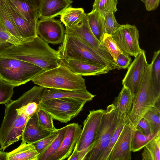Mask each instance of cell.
<instances>
[{"instance_id": "obj_25", "label": "cell", "mask_w": 160, "mask_h": 160, "mask_svg": "<svg viewBox=\"0 0 160 160\" xmlns=\"http://www.w3.org/2000/svg\"><path fill=\"white\" fill-rule=\"evenodd\" d=\"M86 16L91 31L97 39L101 42L105 33L101 13L92 9L90 12L86 13Z\"/></svg>"}, {"instance_id": "obj_27", "label": "cell", "mask_w": 160, "mask_h": 160, "mask_svg": "<svg viewBox=\"0 0 160 160\" xmlns=\"http://www.w3.org/2000/svg\"><path fill=\"white\" fill-rule=\"evenodd\" d=\"M142 160H160V133L144 147Z\"/></svg>"}, {"instance_id": "obj_35", "label": "cell", "mask_w": 160, "mask_h": 160, "mask_svg": "<svg viewBox=\"0 0 160 160\" xmlns=\"http://www.w3.org/2000/svg\"><path fill=\"white\" fill-rule=\"evenodd\" d=\"M118 0H95L92 9L101 13L112 12L114 13L117 10Z\"/></svg>"}, {"instance_id": "obj_22", "label": "cell", "mask_w": 160, "mask_h": 160, "mask_svg": "<svg viewBox=\"0 0 160 160\" xmlns=\"http://www.w3.org/2000/svg\"><path fill=\"white\" fill-rule=\"evenodd\" d=\"M11 7L27 21L37 22L38 9L24 0H7Z\"/></svg>"}, {"instance_id": "obj_6", "label": "cell", "mask_w": 160, "mask_h": 160, "mask_svg": "<svg viewBox=\"0 0 160 160\" xmlns=\"http://www.w3.org/2000/svg\"><path fill=\"white\" fill-rule=\"evenodd\" d=\"M11 101L5 105L4 117L0 127V149L2 151L22 140L24 127L30 118L18 114Z\"/></svg>"}, {"instance_id": "obj_13", "label": "cell", "mask_w": 160, "mask_h": 160, "mask_svg": "<svg viewBox=\"0 0 160 160\" xmlns=\"http://www.w3.org/2000/svg\"><path fill=\"white\" fill-rule=\"evenodd\" d=\"M36 31L38 35L45 42L52 44L62 43L65 34L61 21L54 18L38 20Z\"/></svg>"}, {"instance_id": "obj_5", "label": "cell", "mask_w": 160, "mask_h": 160, "mask_svg": "<svg viewBox=\"0 0 160 160\" xmlns=\"http://www.w3.org/2000/svg\"><path fill=\"white\" fill-rule=\"evenodd\" d=\"M44 70L30 62L0 56V79L15 87L32 81Z\"/></svg>"}, {"instance_id": "obj_29", "label": "cell", "mask_w": 160, "mask_h": 160, "mask_svg": "<svg viewBox=\"0 0 160 160\" xmlns=\"http://www.w3.org/2000/svg\"><path fill=\"white\" fill-rule=\"evenodd\" d=\"M0 20L11 35L19 39L24 41L12 22L5 8L3 0H0Z\"/></svg>"}, {"instance_id": "obj_44", "label": "cell", "mask_w": 160, "mask_h": 160, "mask_svg": "<svg viewBox=\"0 0 160 160\" xmlns=\"http://www.w3.org/2000/svg\"><path fill=\"white\" fill-rule=\"evenodd\" d=\"M38 9L40 0H24Z\"/></svg>"}, {"instance_id": "obj_21", "label": "cell", "mask_w": 160, "mask_h": 160, "mask_svg": "<svg viewBox=\"0 0 160 160\" xmlns=\"http://www.w3.org/2000/svg\"><path fill=\"white\" fill-rule=\"evenodd\" d=\"M95 96L87 90L74 91L55 89L46 88L41 98V101L62 98H73L86 101H91Z\"/></svg>"}, {"instance_id": "obj_17", "label": "cell", "mask_w": 160, "mask_h": 160, "mask_svg": "<svg viewBox=\"0 0 160 160\" xmlns=\"http://www.w3.org/2000/svg\"><path fill=\"white\" fill-rule=\"evenodd\" d=\"M3 1L10 17L22 39L24 41L28 40L37 36V22L27 21L11 7L7 0Z\"/></svg>"}, {"instance_id": "obj_11", "label": "cell", "mask_w": 160, "mask_h": 160, "mask_svg": "<svg viewBox=\"0 0 160 160\" xmlns=\"http://www.w3.org/2000/svg\"><path fill=\"white\" fill-rule=\"evenodd\" d=\"M148 65L143 50L135 57L122 80V85L129 88L134 95L138 92Z\"/></svg>"}, {"instance_id": "obj_23", "label": "cell", "mask_w": 160, "mask_h": 160, "mask_svg": "<svg viewBox=\"0 0 160 160\" xmlns=\"http://www.w3.org/2000/svg\"><path fill=\"white\" fill-rule=\"evenodd\" d=\"M39 155L32 143L22 140L19 147L8 152L7 160H38Z\"/></svg>"}, {"instance_id": "obj_41", "label": "cell", "mask_w": 160, "mask_h": 160, "mask_svg": "<svg viewBox=\"0 0 160 160\" xmlns=\"http://www.w3.org/2000/svg\"><path fill=\"white\" fill-rule=\"evenodd\" d=\"M135 129L140 132L144 135H147L151 134L149 124L143 118L140 120Z\"/></svg>"}, {"instance_id": "obj_24", "label": "cell", "mask_w": 160, "mask_h": 160, "mask_svg": "<svg viewBox=\"0 0 160 160\" xmlns=\"http://www.w3.org/2000/svg\"><path fill=\"white\" fill-rule=\"evenodd\" d=\"M82 8L72 7L66 9L60 15V21L64 25L65 30L72 29L82 20L84 14Z\"/></svg>"}, {"instance_id": "obj_40", "label": "cell", "mask_w": 160, "mask_h": 160, "mask_svg": "<svg viewBox=\"0 0 160 160\" xmlns=\"http://www.w3.org/2000/svg\"><path fill=\"white\" fill-rule=\"evenodd\" d=\"M131 61V59L129 56L123 53H121L114 62L113 69H126L128 67Z\"/></svg>"}, {"instance_id": "obj_8", "label": "cell", "mask_w": 160, "mask_h": 160, "mask_svg": "<svg viewBox=\"0 0 160 160\" xmlns=\"http://www.w3.org/2000/svg\"><path fill=\"white\" fill-rule=\"evenodd\" d=\"M87 102L73 98H53L41 101L39 108L49 114L53 119L67 123L80 113Z\"/></svg>"}, {"instance_id": "obj_3", "label": "cell", "mask_w": 160, "mask_h": 160, "mask_svg": "<svg viewBox=\"0 0 160 160\" xmlns=\"http://www.w3.org/2000/svg\"><path fill=\"white\" fill-rule=\"evenodd\" d=\"M33 83L47 88L74 91L87 90L85 80L61 64L44 71L31 81Z\"/></svg>"}, {"instance_id": "obj_38", "label": "cell", "mask_w": 160, "mask_h": 160, "mask_svg": "<svg viewBox=\"0 0 160 160\" xmlns=\"http://www.w3.org/2000/svg\"><path fill=\"white\" fill-rule=\"evenodd\" d=\"M24 41H25L19 39L11 35L0 20V46L7 44L17 45Z\"/></svg>"}, {"instance_id": "obj_32", "label": "cell", "mask_w": 160, "mask_h": 160, "mask_svg": "<svg viewBox=\"0 0 160 160\" xmlns=\"http://www.w3.org/2000/svg\"><path fill=\"white\" fill-rule=\"evenodd\" d=\"M112 57L114 62L118 55L123 53L111 35L104 33L102 42Z\"/></svg>"}, {"instance_id": "obj_28", "label": "cell", "mask_w": 160, "mask_h": 160, "mask_svg": "<svg viewBox=\"0 0 160 160\" xmlns=\"http://www.w3.org/2000/svg\"><path fill=\"white\" fill-rule=\"evenodd\" d=\"M67 125L59 129V132L46 150L39 156L38 160H49L58 150L65 136Z\"/></svg>"}, {"instance_id": "obj_30", "label": "cell", "mask_w": 160, "mask_h": 160, "mask_svg": "<svg viewBox=\"0 0 160 160\" xmlns=\"http://www.w3.org/2000/svg\"><path fill=\"white\" fill-rule=\"evenodd\" d=\"M152 79L154 88L160 91V50L154 52L152 62Z\"/></svg>"}, {"instance_id": "obj_12", "label": "cell", "mask_w": 160, "mask_h": 160, "mask_svg": "<svg viewBox=\"0 0 160 160\" xmlns=\"http://www.w3.org/2000/svg\"><path fill=\"white\" fill-rule=\"evenodd\" d=\"M68 32L74 33L83 42L98 52L113 66L114 62L112 57L102 43L97 39L91 31L88 23L86 13H85L82 20L78 25L72 29L65 30V32Z\"/></svg>"}, {"instance_id": "obj_43", "label": "cell", "mask_w": 160, "mask_h": 160, "mask_svg": "<svg viewBox=\"0 0 160 160\" xmlns=\"http://www.w3.org/2000/svg\"><path fill=\"white\" fill-rule=\"evenodd\" d=\"M67 159L68 160H79L78 152L75 147L71 155Z\"/></svg>"}, {"instance_id": "obj_34", "label": "cell", "mask_w": 160, "mask_h": 160, "mask_svg": "<svg viewBox=\"0 0 160 160\" xmlns=\"http://www.w3.org/2000/svg\"><path fill=\"white\" fill-rule=\"evenodd\" d=\"M160 113L156 109L153 108L143 117L149 124L151 134L156 133L160 131Z\"/></svg>"}, {"instance_id": "obj_18", "label": "cell", "mask_w": 160, "mask_h": 160, "mask_svg": "<svg viewBox=\"0 0 160 160\" xmlns=\"http://www.w3.org/2000/svg\"><path fill=\"white\" fill-rule=\"evenodd\" d=\"M72 0H40L38 9L40 20L54 18L72 7Z\"/></svg>"}, {"instance_id": "obj_1", "label": "cell", "mask_w": 160, "mask_h": 160, "mask_svg": "<svg viewBox=\"0 0 160 160\" xmlns=\"http://www.w3.org/2000/svg\"><path fill=\"white\" fill-rule=\"evenodd\" d=\"M0 56L26 61L44 71L58 67L62 60L58 50L50 47L38 35L17 45H7L0 49Z\"/></svg>"}, {"instance_id": "obj_36", "label": "cell", "mask_w": 160, "mask_h": 160, "mask_svg": "<svg viewBox=\"0 0 160 160\" xmlns=\"http://www.w3.org/2000/svg\"><path fill=\"white\" fill-rule=\"evenodd\" d=\"M36 112L39 122L43 128L52 132L55 131L58 129L54 126L53 119L46 111L38 107Z\"/></svg>"}, {"instance_id": "obj_45", "label": "cell", "mask_w": 160, "mask_h": 160, "mask_svg": "<svg viewBox=\"0 0 160 160\" xmlns=\"http://www.w3.org/2000/svg\"><path fill=\"white\" fill-rule=\"evenodd\" d=\"M8 152L0 151V160H7V157Z\"/></svg>"}, {"instance_id": "obj_16", "label": "cell", "mask_w": 160, "mask_h": 160, "mask_svg": "<svg viewBox=\"0 0 160 160\" xmlns=\"http://www.w3.org/2000/svg\"><path fill=\"white\" fill-rule=\"evenodd\" d=\"M61 63L74 73L82 76L98 75L112 70L94 62L74 59H62Z\"/></svg>"}, {"instance_id": "obj_31", "label": "cell", "mask_w": 160, "mask_h": 160, "mask_svg": "<svg viewBox=\"0 0 160 160\" xmlns=\"http://www.w3.org/2000/svg\"><path fill=\"white\" fill-rule=\"evenodd\" d=\"M127 121V119L126 118L121 119L118 121L108 146L102 154L100 160H108L113 147Z\"/></svg>"}, {"instance_id": "obj_9", "label": "cell", "mask_w": 160, "mask_h": 160, "mask_svg": "<svg viewBox=\"0 0 160 160\" xmlns=\"http://www.w3.org/2000/svg\"><path fill=\"white\" fill-rule=\"evenodd\" d=\"M105 110L99 109L89 111L83 122L80 137L75 146L79 160H86L92 149L97 129Z\"/></svg>"}, {"instance_id": "obj_33", "label": "cell", "mask_w": 160, "mask_h": 160, "mask_svg": "<svg viewBox=\"0 0 160 160\" xmlns=\"http://www.w3.org/2000/svg\"><path fill=\"white\" fill-rule=\"evenodd\" d=\"M101 15L105 33L111 35L121 25L117 22L113 12L102 13Z\"/></svg>"}, {"instance_id": "obj_46", "label": "cell", "mask_w": 160, "mask_h": 160, "mask_svg": "<svg viewBox=\"0 0 160 160\" xmlns=\"http://www.w3.org/2000/svg\"><path fill=\"white\" fill-rule=\"evenodd\" d=\"M140 0L143 3H144L146 1V0Z\"/></svg>"}, {"instance_id": "obj_26", "label": "cell", "mask_w": 160, "mask_h": 160, "mask_svg": "<svg viewBox=\"0 0 160 160\" xmlns=\"http://www.w3.org/2000/svg\"><path fill=\"white\" fill-rule=\"evenodd\" d=\"M160 133V131L156 133L146 135L136 129H133L130 148L131 152L139 151Z\"/></svg>"}, {"instance_id": "obj_42", "label": "cell", "mask_w": 160, "mask_h": 160, "mask_svg": "<svg viewBox=\"0 0 160 160\" xmlns=\"http://www.w3.org/2000/svg\"><path fill=\"white\" fill-rule=\"evenodd\" d=\"M159 2L160 0H146L144 3L146 10L151 11L156 9Z\"/></svg>"}, {"instance_id": "obj_7", "label": "cell", "mask_w": 160, "mask_h": 160, "mask_svg": "<svg viewBox=\"0 0 160 160\" xmlns=\"http://www.w3.org/2000/svg\"><path fill=\"white\" fill-rule=\"evenodd\" d=\"M119 120H118L113 105H108L97 129L92 148L86 160H100L108 146Z\"/></svg>"}, {"instance_id": "obj_37", "label": "cell", "mask_w": 160, "mask_h": 160, "mask_svg": "<svg viewBox=\"0 0 160 160\" xmlns=\"http://www.w3.org/2000/svg\"><path fill=\"white\" fill-rule=\"evenodd\" d=\"M14 87L11 84L0 79V104L6 105L10 102Z\"/></svg>"}, {"instance_id": "obj_39", "label": "cell", "mask_w": 160, "mask_h": 160, "mask_svg": "<svg viewBox=\"0 0 160 160\" xmlns=\"http://www.w3.org/2000/svg\"><path fill=\"white\" fill-rule=\"evenodd\" d=\"M59 129L49 135L32 143L35 147L39 155L42 153L58 134Z\"/></svg>"}, {"instance_id": "obj_4", "label": "cell", "mask_w": 160, "mask_h": 160, "mask_svg": "<svg viewBox=\"0 0 160 160\" xmlns=\"http://www.w3.org/2000/svg\"><path fill=\"white\" fill-rule=\"evenodd\" d=\"M58 51L62 59L87 61L113 69L111 64L72 32H65L64 40Z\"/></svg>"}, {"instance_id": "obj_19", "label": "cell", "mask_w": 160, "mask_h": 160, "mask_svg": "<svg viewBox=\"0 0 160 160\" xmlns=\"http://www.w3.org/2000/svg\"><path fill=\"white\" fill-rule=\"evenodd\" d=\"M53 132L44 129L40 125L36 112L27 122L23 132L22 140L28 143H32Z\"/></svg>"}, {"instance_id": "obj_20", "label": "cell", "mask_w": 160, "mask_h": 160, "mask_svg": "<svg viewBox=\"0 0 160 160\" xmlns=\"http://www.w3.org/2000/svg\"><path fill=\"white\" fill-rule=\"evenodd\" d=\"M134 96L128 88L123 86L112 104L115 108L118 120L126 118L129 113Z\"/></svg>"}, {"instance_id": "obj_14", "label": "cell", "mask_w": 160, "mask_h": 160, "mask_svg": "<svg viewBox=\"0 0 160 160\" xmlns=\"http://www.w3.org/2000/svg\"><path fill=\"white\" fill-rule=\"evenodd\" d=\"M82 130V126L78 123H73L67 125L65 136L59 148L49 160L67 159L74 149Z\"/></svg>"}, {"instance_id": "obj_2", "label": "cell", "mask_w": 160, "mask_h": 160, "mask_svg": "<svg viewBox=\"0 0 160 160\" xmlns=\"http://www.w3.org/2000/svg\"><path fill=\"white\" fill-rule=\"evenodd\" d=\"M152 64H148L139 88L134 96L131 110L126 118L135 129L145 114L160 101V91L154 87L152 79Z\"/></svg>"}, {"instance_id": "obj_10", "label": "cell", "mask_w": 160, "mask_h": 160, "mask_svg": "<svg viewBox=\"0 0 160 160\" xmlns=\"http://www.w3.org/2000/svg\"><path fill=\"white\" fill-rule=\"evenodd\" d=\"M111 36L123 52L136 57L142 51L139 43L138 30L135 25H121Z\"/></svg>"}, {"instance_id": "obj_15", "label": "cell", "mask_w": 160, "mask_h": 160, "mask_svg": "<svg viewBox=\"0 0 160 160\" xmlns=\"http://www.w3.org/2000/svg\"><path fill=\"white\" fill-rule=\"evenodd\" d=\"M127 119V121L111 152L108 160H131L130 148L133 128Z\"/></svg>"}]
</instances>
